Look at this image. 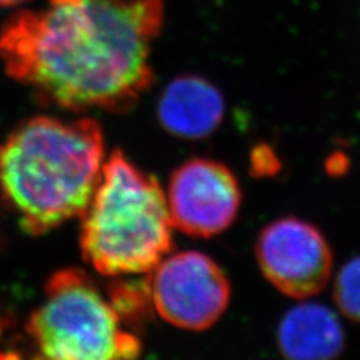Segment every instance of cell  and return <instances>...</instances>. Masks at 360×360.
<instances>
[{"label":"cell","mask_w":360,"mask_h":360,"mask_svg":"<svg viewBox=\"0 0 360 360\" xmlns=\"http://www.w3.org/2000/svg\"><path fill=\"white\" fill-rule=\"evenodd\" d=\"M332 297L345 319L360 324V254L341 266L333 281Z\"/></svg>","instance_id":"obj_10"},{"label":"cell","mask_w":360,"mask_h":360,"mask_svg":"<svg viewBox=\"0 0 360 360\" xmlns=\"http://www.w3.org/2000/svg\"><path fill=\"white\" fill-rule=\"evenodd\" d=\"M25 2H29V0H0V6H15Z\"/></svg>","instance_id":"obj_12"},{"label":"cell","mask_w":360,"mask_h":360,"mask_svg":"<svg viewBox=\"0 0 360 360\" xmlns=\"http://www.w3.org/2000/svg\"><path fill=\"white\" fill-rule=\"evenodd\" d=\"M162 0H49L0 29V60L41 104L123 115L153 83Z\"/></svg>","instance_id":"obj_1"},{"label":"cell","mask_w":360,"mask_h":360,"mask_svg":"<svg viewBox=\"0 0 360 360\" xmlns=\"http://www.w3.org/2000/svg\"><path fill=\"white\" fill-rule=\"evenodd\" d=\"M278 352L284 360H340L347 335L333 309L319 302L302 300L279 320Z\"/></svg>","instance_id":"obj_9"},{"label":"cell","mask_w":360,"mask_h":360,"mask_svg":"<svg viewBox=\"0 0 360 360\" xmlns=\"http://www.w3.org/2000/svg\"><path fill=\"white\" fill-rule=\"evenodd\" d=\"M27 333L35 360H137L141 344L125 330L116 307L80 269L51 275Z\"/></svg>","instance_id":"obj_4"},{"label":"cell","mask_w":360,"mask_h":360,"mask_svg":"<svg viewBox=\"0 0 360 360\" xmlns=\"http://www.w3.org/2000/svg\"><path fill=\"white\" fill-rule=\"evenodd\" d=\"M149 296L160 317L185 330H207L227 311L231 285L222 267L206 254L185 251L158 264Z\"/></svg>","instance_id":"obj_5"},{"label":"cell","mask_w":360,"mask_h":360,"mask_svg":"<svg viewBox=\"0 0 360 360\" xmlns=\"http://www.w3.org/2000/svg\"><path fill=\"white\" fill-rule=\"evenodd\" d=\"M104 134L90 117L37 116L0 144V193L32 236L82 217L104 165Z\"/></svg>","instance_id":"obj_2"},{"label":"cell","mask_w":360,"mask_h":360,"mask_svg":"<svg viewBox=\"0 0 360 360\" xmlns=\"http://www.w3.org/2000/svg\"><path fill=\"white\" fill-rule=\"evenodd\" d=\"M167 205L176 230L194 238H213L238 219L242 188L227 165L194 158L173 172Z\"/></svg>","instance_id":"obj_7"},{"label":"cell","mask_w":360,"mask_h":360,"mask_svg":"<svg viewBox=\"0 0 360 360\" xmlns=\"http://www.w3.org/2000/svg\"><path fill=\"white\" fill-rule=\"evenodd\" d=\"M251 168L255 176H275L281 170V162L274 149H270L267 144H260L252 150Z\"/></svg>","instance_id":"obj_11"},{"label":"cell","mask_w":360,"mask_h":360,"mask_svg":"<svg viewBox=\"0 0 360 360\" xmlns=\"http://www.w3.org/2000/svg\"><path fill=\"white\" fill-rule=\"evenodd\" d=\"M255 260L263 276L284 296L307 300L329 285L333 251L324 233L297 217L267 224L255 242Z\"/></svg>","instance_id":"obj_6"},{"label":"cell","mask_w":360,"mask_h":360,"mask_svg":"<svg viewBox=\"0 0 360 360\" xmlns=\"http://www.w3.org/2000/svg\"><path fill=\"white\" fill-rule=\"evenodd\" d=\"M225 101L219 89L198 75H179L158 101L161 127L179 139L200 140L215 132L224 120Z\"/></svg>","instance_id":"obj_8"},{"label":"cell","mask_w":360,"mask_h":360,"mask_svg":"<svg viewBox=\"0 0 360 360\" xmlns=\"http://www.w3.org/2000/svg\"><path fill=\"white\" fill-rule=\"evenodd\" d=\"M173 230L160 182L112 152L82 215L86 263L104 276L150 274L172 252Z\"/></svg>","instance_id":"obj_3"}]
</instances>
